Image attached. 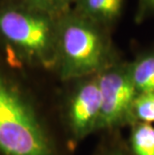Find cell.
<instances>
[{
	"label": "cell",
	"mask_w": 154,
	"mask_h": 155,
	"mask_svg": "<svg viewBox=\"0 0 154 155\" xmlns=\"http://www.w3.org/2000/svg\"><path fill=\"white\" fill-rule=\"evenodd\" d=\"M0 155H59L32 94L0 66Z\"/></svg>",
	"instance_id": "6da1fadb"
},
{
	"label": "cell",
	"mask_w": 154,
	"mask_h": 155,
	"mask_svg": "<svg viewBox=\"0 0 154 155\" xmlns=\"http://www.w3.org/2000/svg\"><path fill=\"white\" fill-rule=\"evenodd\" d=\"M58 19L20 3L0 5V42L19 65L55 69Z\"/></svg>",
	"instance_id": "7a4b0ae2"
},
{
	"label": "cell",
	"mask_w": 154,
	"mask_h": 155,
	"mask_svg": "<svg viewBox=\"0 0 154 155\" xmlns=\"http://www.w3.org/2000/svg\"><path fill=\"white\" fill-rule=\"evenodd\" d=\"M115 62L105 27L74 10L58 19L54 70L62 81L96 75Z\"/></svg>",
	"instance_id": "3957f363"
},
{
	"label": "cell",
	"mask_w": 154,
	"mask_h": 155,
	"mask_svg": "<svg viewBox=\"0 0 154 155\" xmlns=\"http://www.w3.org/2000/svg\"><path fill=\"white\" fill-rule=\"evenodd\" d=\"M101 97L98 131H115L132 125V108L138 95L129 66L115 62L96 74Z\"/></svg>",
	"instance_id": "277c9868"
},
{
	"label": "cell",
	"mask_w": 154,
	"mask_h": 155,
	"mask_svg": "<svg viewBox=\"0 0 154 155\" xmlns=\"http://www.w3.org/2000/svg\"><path fill=\"white\" fill-rule=\"evenodd\" d=\"M63 102V121L68 138L77 144L98 131L101 97L96 75L70 81Z\"/></svg>",
	"instance_id": "5b68a950"
},
{
	"label": "cell",
	"mask_w": 154,
	"mask_h": 155,
	"mask_svg": "<svg viewBox=\"0 0 154 155\" xmlns=\"http://www.w3.org/2000/svg\"><path fill=\"white\" fill-rule=\"evenodd\" d=\"M122 0H77L74 11L103 27L119 15Z\"/></svg>",
	"instance_id": "8992f818"
},
{
	"label": "cell",
	"mask_w": 154,
	"mask_h": 155,
	"mask_svg": "<svg viewBox=\"0 0 154 155\" xmlns=\"http://www.w3.org/2000/svg\"><path fill=\"white\" fill-rule=\"evenodd\" d=\"M128 66L137 92L154 93V53L141 56Z\"/></svg>",
	"instance_id": "52a82bcc"
},
{
	"label": "cell",
	"mask_w": 154,
	"mask_h": 155,
	"mask_svg": "<svg viewBox=\"0 0 154 155\" xmlns=\"http://www.w3.org/2000/svg\"><path fill=\"white\" fill-rule=\"evenodd\" d=\"M128 149L131 155H154V125L148 123L131 125Z\"/></svg>",
	"instance_id": "ba28073f"
},
{
	"label": "cell",
	"mask_w": 154,
	"mask_h": 155,
	"mask_svg": "<svg viewBox=\"0 0 154 155\" xmlns=\"http://www.w3.org/2000/svg\"><path fill=\"white\" fill-rule=\"evenodd\" d=\"M59 19L74 10L77 0H11Z\"/></svg>",
	"instance_id": "9c48e42d"
},
{
	"label": "cell",
	"mask_w": 154,
	"mask_h": 155,
	"mask_svg": "<svg viewBox=\"0 0 154 155\" xmlns=\"http://www.w3.org/2000/svg\"><path fill=\"white\" fill-rule=\"evenodd\" d=\"M154 123V93H138L132 108V124Z\"/></svg>",
	"instance_id": "30bf717a"
},
{
	"label": "cell",
	"mask_w": 154,
	"mask_h": 155,
	"mask_svg": "<svg viewBox=\"0 0 154 155\" xmlns=\"http://www.w3.org/2000/svg\"><path fill=\"white\" fill-rule=\"evenodd\" d=\"M96 155H131L128 147L120 141H113L101 147Z\"/></svg>",
	"instance_id": "8fae6325"
},
{
	"label": "cell",
	"mask_w": 154,
	"mask_h": 155,
	"mask_svg": "<svg viewBox=\"0 0 154 155\" xmlns=\"http://www.w3.org/2000/svg\"><path fill=\"white\" fill-rule=\"evenodd\" d=\"M145 10H154V0H142Z\"/></svg>",
	"instance_id": "7c38bea8"
}]
</instances>
